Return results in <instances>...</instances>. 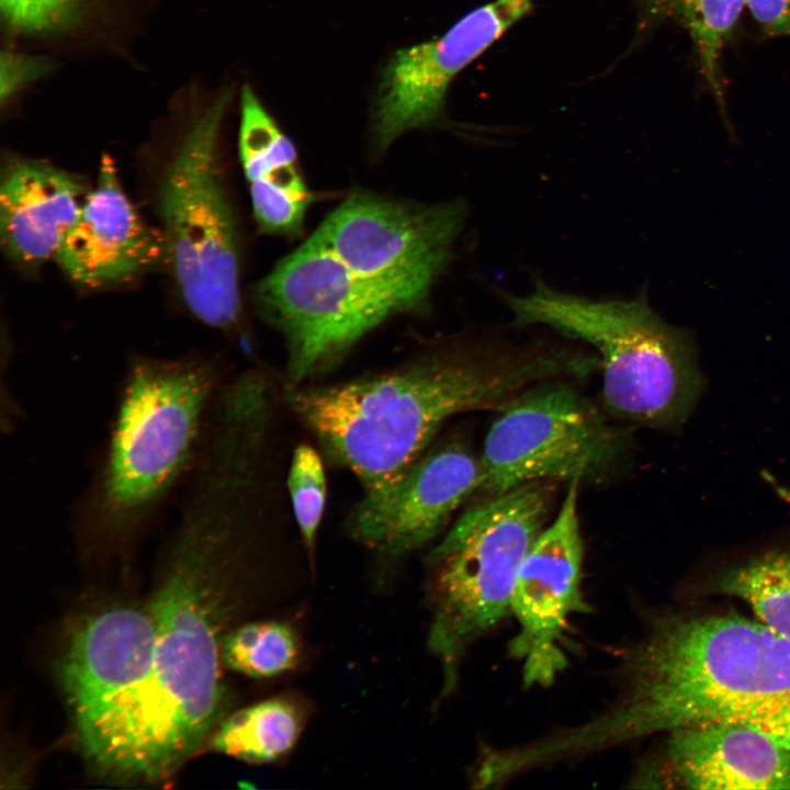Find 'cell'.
Wrapping results in <instances>:
<instances>
[{
  "label": "cell",
  "mask_w": 790,
  "mask_h": 790,
  "mask_svg": "<svg viewBox=\"0 0 790 790\" xmlns=\"http://www.w3.org/2000/svg\"><path fill=\"white\" fill-rule=\"evenodd\" d=\"M263 540L235 497L208 487L184 493L146 605L155 629L151 672L99 775L165 781L210 735L225 703L223 632Z\"/></svg>",
  "instance_id": "1"
},
{
  "label": "cell",
  "mask_w": 790,
  "mask_h": 790,
  "mask_svg": "<svg viewBox=\"0 0 790 790\" xmlns=\"http://www.w3.org/2000/svg\"><path fill=\"white\" fill-rule=\"evenodd\" d=\"M740 724L790 743V639L738 613L658 616L624 656L605 710L543 735L553 764L662 732Z\"/></svg>",
  "instance_id": "2"
},
{
  "label": "cell",
  "mask_w": 790,
  "mask_h": 790,
  "mask_svg": "<svg viewBox=\"0 0 790 790\" xmlns=\"http://www.w3.org/2000/svg\"><path fill=\"white\" fill-rule=\"evenodd\" d=\"M580 369L582 357L568 350L483 339L375 376L289 384L285 398L327 454L368 490L403 474L452 416L501 410L529 386Z\"/></svg>",
  "instance_id": "3"
},
{
  "label": "cell",
  "mask_w": 790,
  "mask_h": 790,
  "mask_svg": "<svg viewBox=\"0 0 790 790\" xmlns=\"http://www.w3.org/2000/svg\"><path fill=\"white\" fill-rule=\"evenodd\" d=\"M223 384L202 357L129 361L102 459L71 512L87 549L123 550L158 517L194 465Z\"/></svg>",
  "instance_id": "4"
},
{
  "label": "cell",
  "mask_w": 790,
  "mask_h": 790,
  "mask_svg": "<svg viewBox=\"0 0 790 790\" xmlns=\"http://www.w3.org/2000/svg\"><path fill=\"white\" fill-rule=\"evenodd\" d=\"M519 327L544 326L591 346L599 354L602 398L616 417L675 428L703 388L690 335L665 323L643 294L589 298L538 280L526 295L504 294Z\"/></svg>",
  "instance_id": "5"
},
{
  "label": "cell",
  "mask_w": 790,
  "mask_h": 790,
  "mask_svg": "<svg viewBox=\"0 0 790 790\" xmlns=\"http://www.w3.org/2000/svg\"><path fill=\"white\" fill-rule=\"evenodd\" d=\"M546 482L472 505L428 556V647L442 668V697L455 689L469 647L511 614L517 575L549 514Z\"/></svg>",
  "instance_id": "6"
},
{
  "label": "cell",
  "mask_w": 790,
  "mask_h": 790,
  "mask_svg": "<svg viewBox=\"0 0 790 790\" xmlns=\"http://www.w3.org/2000/svg\"><path fill=\"white\" fill-rule=\"evenodd\" d=\"M224 93L195 121L170 160L158 193L166 257L190 312L218 329L240 314L233 212L217 165V139L229 101Z\"/></svg>",
  "instance_id": "7"
},
{
  "label": "cell",
  "mask_w": 790,
  "mask_h": 790,
  "mask_svg": "<svg viewBox=\"0 0 790 790\" xmlns=\"http://www.w3.org/2000/svg\"><path fill=\"white\" fill-rule=\"evenodd\" d=\"M428 295L365 278L312 237L255 287L257 305L285 337L290 385L326 370L387 317Z\"/></svg>",
  "instance_id": "8"
},
{
  "label": "cell",
  "mask_w": 790,
  "mask_h": 790,
  "mask_svg": "<svg viewBox=\"0 0 790 790\" xmlns=\"http://www.w3.org/2000/svg\"><path fill=\"white\" fill-rule=\"evenodd\" d=\"M500 413L479 458L485 496L538 481L599 478L624 450L621 432L564 381L531 385Z\"/></svg>",
  "instance_id": "9"
},
{
  "label": "cell",
  "mask_w": 790,
  "mask_h": 790,
  "mask_svg": "<svg viewBox=\"0 0 790 790\" xmlns=\"http://www.w3.org/2000/svg\"><path fill=\"white\" fill-rule=\"evenodd\" d=\"M154 642L146 606L102 610L68 634L59 676L79 747L93 768L140 697L151 672Z\"/></svg>",
  "instance_id": "10"
},
{
  "label": "cell",
  "mask_w": 790,
  "mask_h": 790,
  "mask_svg": "<svg viewBox=\"0 0 790 790\" xmlns=\"http://www.w3.org/2000/svg\"><path fill=\"white\" fill-rule=\"evenodd\" d=\"M466 213L460 200L415 205L356 192L312 238L365 278L429 293L452 257Z\"/></svg>",
  "instance_id": "11"
},
{
  "label": "cell",
  "mask_w": 790,
  "mask_h": 790,
  "mask_svg": "<svg viewBox=\"0 0 790 790\" xmlns=\"http://www.w3.org/2000/svg\"><path fill=\"white\" fill-rule=\"evenodd\" d=\"M579 483L569 482L554 521L534 540L512 589L510 613L518 631L508 652L520 663L527 688L549 687L565 670L571 620L590 610L582 591Z\"/></svg>",
  "instance_id": "12"
},
{
  "label": "cell",
  "mask_w": 790,
  "mask_h": 790,
  "mask_svg": "<svg viewBox=\"0 0 790 790\" xmlns=\"http://www.w3.org/2000/svg\"><path fill=\"white\" fill-rule=\"evenodd\" d=\"M531 10V0H493L466 13L441 36L396 52L375 95V147L383 150L402 134L437 123L452 80Z\"/></svg>",
  "instance_id": "13"
},
{
  "label": "cell",
  "mask_w": 790,
  "mask_h": 790,
  "mask_svg": "<svg viewBox=\"0 0 790 790\" xmlns=\"http://www.w3.org/2000/svg\"><path fill=\"white\" fill-rule=\"evenodd\" d=\"M479 486V458L458 441L445 443L394 481L364 490L351 512L350 533L377 553L404 555L435 539Z\"/></svg>",
  "instance_id": "14"
},
{
  "label": "cell",
  "mask_w": 790,
  "mask_h": 790,
  "mask_svg": "<svg viewBox=\"0 0 790 790\" xmlns=\"http://www.w3.org/2000/svg\"><path fill=\"white\" fill-rule=\"evenodd\" d=\"M162 257L161 230L140 217L113 162L103 159L95 187L87 193L55 260L72 281L95 287L131 279Z\"/></svg>",
  "instance_id": "15"
},
{
  "label": "cell",
  "mask_w": 790,
  "mask_h": 790,
  "mask_svg": "<svg viewBox=\"0 0 790 790\" xmlns=\"http://www.w3.org/2000/svg\"><path fill=\"white\" fill-rule=\"evenodd\" d=\"M663 770L646 782L687 789H790V743L740 724H708L668 733Z\"/></svg>",
  "instance_id": "16"
},
{
  "label": "cell",
  "mask_w": 790,
  "mask_h": 790,
  "mask_svg": "<svg viewBox=\"0 0 790 790\" xmlns=\"http://www.w3.org/2000/svg\"><path fill=\"white\" fill-rule=\"evenodd\" d=\"M87 193L69 173L44 162L11 159L0 188V232L9 256L25 267L55 259Z\"/></svg>",
  "instance_id": "17"
},
{
  "label": "cell",
  "mask_w": 790,
  "mask_h": 790,
  "mask_svg": "<svg viewBox=\"0 0 790 790\" xmlns=\"http://www.w3.org/2000/svg\"><path fill=\"white\" fill-rule=\"evenodd\" d=\"M641 31L673 22L686 30L700 74L726 117L722 54L732 38L747 0H634Z\"/></svg>",
  "instance_id": "18"
},
{
  "label": "cell",
  "mask_w": 790,
  "mask_h": 790,
  "mask_svg": "<svg viewBox=\"0 0 790 790\" xmlns=\"http://www.w3.org/2000/svg\"><path fill=\"white\" fill-rule=\"evenodd\" d=\"M238 148L249 184H262L312 198L297 170L294 145L248 84L240 93Z\"/></svg>",
  "instance_id": "19"
},
{
  "label": "cell",
  "mask_w": 790,
  "mask_h": 790,
  "mask_svg": "<svg viewBox=\"0 0 790 790\" xmlns=\"http://www.w3.org/2000/svg\"><path fill=\"white\" fill-rule=\"evenodd\" d=\"M302 731V715L290 700L273 698L244 708L224 720L211 746L252 764L271 763L289 753Z\"/></svg>",
  "instance_id": "20"
},
{
  "label": "cell",
  "mask_w": 790,
  "mask_h": 790,
  "mask_svg": "<svg viewBox=\"0 0 790 790\" xmlns=\"http://www.w3.org/2000/svg\"><path fill=\"white\" fill-rule=\"evenodd\" d=\"M710 590L744 600L759 622L790 639V550H771L724 569Z\"/></svg>",
  "instance_id": "21"
},
{
  "label": "cell",
  "mask_w": 790,
  "mask_h": 790,
  "mask_svg": "<svg viewBox=\"0 0 790 790\" xmlns=\"http://www.w3.org/2000/svg\"><path fill=\"white\" fill-rule=\"evenodd\" d=\"M222 656L226 667L264 678L293 668L300 645L295 632L285 623L250 622L226 634Z\"/></svg>",
  "instance_id": "22"
},
{
  "label": "cell",
  "mask_w": 790,
  "mask_h": 790,
  "mask_svg": "<svg viewBox=\"0 0 790 790\" xmlns=\"http://www.w3.org/2000/svg\"><path fill=\"white\" fill-rule=\"evenodd\" d=\"M286 486L294 520L311 563H313L327 489L321 458L312 445L301 443L295 448L287 472Z\"/></svg>",
  "instance_id": "23"
},
{
  "label": "cell",
  "mask_w": 790,
  "mask_h": 790,
  "mask_svg": "<svg viewBox=\"0 0 790 790\" xmlns=\"http://www.w3.org/2000/svg\"><path fill=\"white\" fill-rule=\"evenodd\" d=\"M79 0H0L8 23L26 33L61 30L75 19Z\"/></svg>",
  "instance_id": "24"
},
{
  "label": "cell",
  "mask_w": 790,
  "mask_h": 790,
  "mask_svg": "<svg viewBox=\"0 0 790 790\" xmlns=\"http://www.w3.org/2000/svg\"><path fill=\"white\" fill-rule=\"evenodd\" d=\"M49 68L42 58L4 52L1 57V100L10 98L24 84L40 78Z\"/></svg>",
  "instance_id": "25"
},
{
  "label": "cell",
  "mask_w": 790,
  "mask_h": 790,
  "mask_svg": "<svg viewBox=\"0 0 790 790\" xmlns=\"http://www.w3.org/2000/svg\"><path fill=\"white\" fill-rule=\"evenodd\" d=\"M746 5L765 36L790 37V0H747Z\"/></svg>",
  "instance_id": "26"
},
{
  "label": "cell",
  "mask_w": 790,
  "mask_h": 790,
  "mask_svg": "<svg viewBox=\"0 0 790 790\" xmlns=\"http://www.w3.org/2000/svg\"><path fill=\"white\" fill-rule=\"evenodd\" d=\"M781 494L785 495L787 499H790V492L783 490Z\"/></svg>",
  "instance_id": "27"
}]
</instances>
